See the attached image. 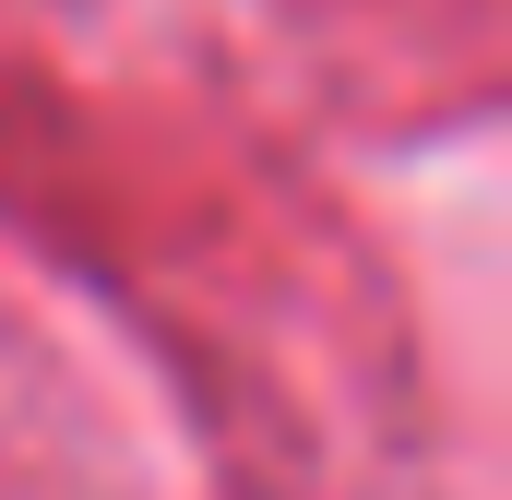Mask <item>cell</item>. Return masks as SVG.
I'll use <instances>...</instances> for the list:
<instances>
[]
</instances>
